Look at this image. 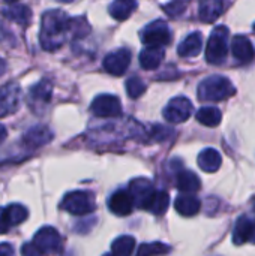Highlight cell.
I'll use <instances>...</instances> for the list:
<instances>
[{
  "label": "cell",
  "instance_id": "20",
  "mask_svg": "<svg viewBox=\"0 0 255 256\" xmlns=\"http://www.w3.org/2000/svg\"><path fill=\"white\" fill-rule=\"evenodd\" d=\"M176 184H177V189L185 192V194H194V192L200 190V188H201V182H200L198 176L192 171H188V170L179 171L177 178H176Z\"/></svg>",
  "mask_w": 255,
  "mask_h": 256
},
{
  "label": "cell",
  "instance_id": "25",
  "mask_svg": "<svg viewBox=\"0 0 255 256\" xmlns=\"http://www.w3.org/2000/svg\"><path fill=\"white\" fill-rule=\"evenodd\" d=\"M3 15L11 21H15L18 24H24V26L29 24L32 20V12L24 4H14L8 9H3Z\"/></svg>",
  "mask_w": 255,
  "mask_h": 256
},
{
  "label": "cell",
  "instance_id": "11",
  "mask_svg": "<svg viewBox=\"0 0 255 256\" xmlns=\"http://www.w3.org/2000/svg\"><path fill=\"white\" fill-rule=\"evenodd\" d=\"M155 192L156 190L153 189L152 182L147 178H143V177L132 180L129 184V194L134 200V204L140 208H146L147 202L150 201V198Z\"/></svg>",
  "mask_w": 255,
  "mask_h": 256
},
{
  "label": "cell",
  "instance_id": "16",
  "mask_svg": "<svg viewBox=\"0 0 255 256\" xmlns=\"http://www.w3.org/2000/svg\"><path fill=\"white\" fill-rule=\"evenodd\" d=\"M51 140H53V132L47 126H41V124L29 129L23 136V142L32 148L42 147V146L48 144Z\"/></svg>",
  "mask_w": 255,
  "mask_h": 256
},
{
  "label": "cell",
  "instance_id": "31",
  "mask_svg": "<svg viewBox=\"0 0 255 256\" xmlns=\"http://www.w3.org/2000/svg\"><path fill=\"white\" fill-rule=\"evenodd\" d=\"M90 32V26L86 18H71V34L75 38H83Z\"/></svg>",
  "mask_w": 255,
  "mask_h": 256
},
{
  "label": "cell",
  "instance_id": "27",
  "mask_svg": "<svg viewBox=\"0 0 255 256\" xmlns=\"http://www.w3.org/2000/svg\"><path fill=\"white\" fill-rule=\"evenodd\" d=\"M135 248V238L131 236H122L116 238L111 244L113 256H131Z\"/></svg>",
  "mask_w": 255,
  "mask_h": 256
},
{
  "label": "cell",
  "instance_id": "4",
  "mask_svg": "<svg viewBox=\"0 0 255 256\" xmlns=\"http://www.w3.org/2000/svg\"><path fill=\"white\" fill-rule=\"evenodd\" d=\"M62 208L74 216H84V214L92 213L96 208V202L90 192L74 190L63 198Z\"/></svg>",
  "mask_w": 255,
  "mask_h": 256
},
{
  "label": "cell",
  "instance_id": "3",
  "mask_svg": "<svg viewBox=\"0 0 255 256\" xmlns=\"http://www.w3.org/2000/svg\"><path fill=\"white\" fill-rule=\"evenodd\" d=\"M228 27L218 26L209 36L206 46V60L210 64H221L228 54Z\"/></svg>",
  "mask_w": 255,
  "mask_h": 256
},
{
  "label": "cell",
  "instance_id": "21",
  "mask_svg": "<svg viewBox=\"0 0 255 256\" xmlns=\"http://www.w3.org/2000/svg\"><path fill=\"white\" fill-rule=\"evenodd\" d=\"M174 207H176L179 214H182L185 218H191L200 212L201 202L194 195H180L174 201Z\"/></svg>",
  "mask_w": 255,
  "mask_h": 256
},
{
  "label": "cell",
  "instance_id": "13",
  "mask_svg": "<svg viewBox=\"0 0 255 256\" xmlns=\"http://www.w3.org/2000/svg\"><path fill=\"white\" fill-rule=\"evenodd\" d=\"M108 208L116 216H128L134 208V200L129 190H117L108 200Z\"/></svg>",
  "mask_w": 255,
  "mask_h": 256
},
{
  "label": "cell",
  "instance_id": "19",
  "mask_svg": "<svg viewBox=\"0 0 255 256\" xmlns=\"http://www.w3.org/2000/svg\"><path fill=\"white\" fill-rule=\"evenodd\" d=\"M224 10V2L222 0H201L198 16L204 22H215L218 16Z\"/></svg>",
  "mask_w": 255,
  "mask_h": 256
},
{
  "label": "cell",
  "instance_id": "39",
  "mask_svg": "<svg viewBox=\"0 0 255 256\" xmlns=\"http://www.w3.org/2000/svg\"><path fill=\"white\" fill-rule=\"evenodd\" d=\"M102 256H113V254L110 255V254H105V255H102Z\"/></svg>",
  "mask_w": 255,
  "mask_h": 256
},
{
  "label": "cell",
  "instance_id": "7",
  "mask_svg": "<svg viewBox=\"0 0 255 256\" xmlns=\"http://www.w3.org/2000/svg\"><path fill=\"white\" fill-rule=\"evenodd\" d=\"M41 252H44L45 255L50 254H57L62 248V237L57 232V230H54L53 226H44L41 228L32 242Z\"/></svg>",
  "mask_w": 255,
  "mask_h": 256
},
{
  "label": "cell",
  "instance_id": "2",
  "mask_svg": "<svg viewBox=\"0 0 255 256\" xmlns=\"http://www.w3.org/2000/svg\"><path fill=\"white\" fill-rule=\"evenodd\" d=\"M236 93V88L233 82L222 76V75H212L201 81L198 86V99L200 100H210V102H219L231 98Z\"/></svg>",
  "mask_w": 255,
  "mask_h": 256
},
{
  "label": "cell",
  "instance_id": "29",
  "mask_svg": "<svg viewBox=\"0 0 255 256\" xmlns=\"http://www.w3.org/2000/svg\"><path fill=\"white\" fill-rule=\"evenodd\" d=\"M146 92V84L140 76H131L126 81V93L131 99H138Z\"/></svg>",
  "mask_w": 255,
  "mask_h": 256
},
{
  "label": "cell",
  "instance_id": "34",
  "mask_svg": "<svg viewBox=\"0 0 255 256\" xmlns=\"http://www.w3.org/2000/svg\"><path fill=\"white\" fill-rule=\"evenodd\" d=\"M21 255L23 256H47L44 252H41L33 243H26L21 249Z\"/></svg>",
  "mask_w": 255,
  "mask_h": 256
},
{
  "label": "cell",
  "instance_id": "23",
  "mask_svg": "<svg viewBox=\"0 0 255 256\" xmlns=\"http://www.w3.org/2000/svg\"><path fill=\"white\" fill-rule=\"evenodd\" d=\"M198 166L206 172H215L219 170L222 158L218 150L215 148H206L198 154Z\"/></svg>",
  "mask_w": 255,
  "mask_h": 256
},
{
  "label": "cell",
  "instance_id": "40",
  "mask_svg": "<svg viewBox=\"0 0 255 256\" xmlns=\"http://www.w3.org/2000/svg\"><path fill=\"white\" fill-rule=\"evenodd\" d=\"M62 2H71V0H62Z\"/></svg>",
  "mask_w": 255,
  "mask_h": 256
},
{
  "label": "cell",
  "instance_id": "15",
  "mask_svg": "<svg viewBox=\"0 0 255 256\" xmlns=\"http://www.w3.org/2000/svg\"><path fill=\"white\" fill-rule=\"evenodd\" d=\"M231 54L240 63H249L251 60H254V46L246 36L236 34L231 39Z\"/></svg>",
  "mask_w": 255,
  "mask_h": 256
},
{
  "label": "cell",
  "instance_id": "33",
  "mask_svg": "<svg viewBox=\"0 0 255 256\" xmlns=\"http://www.w3.org/2000/svg\"><path fill=\"white\" fill-rule=\"evenodd\" d=\"M11 228H12V224H11L9 214L6 212V207L0 208V234H6Z\"/></svg>",
  "mask_w": 255,
  "mask_h": 256
},
{
  "label": "cell",
  "instance_id": "6",
  "mask_svg": "<svg viewBox=\"0 0 255 256\" xmlns=\"http://www.w3.org/2000/svg\"><path fill=\"white\" fill-rule=\"evenodd\" d=\"M162 114H164V118L170 123L186 122L192 114V104L188 98L177 96L167 104Z\"/></svg>",
  "mask_w": 255,
  "mask_h": 256
},
{
  "label": "cell",
  "instance_id": "14",
  "mask_svg": "<svg viewBox=\"0 0 255 256\" xmlns=\"http://www.w3.org/2000/svg\"><path fill=\"white\" fill-rule=\"evenodd\" d=\"M233 243L236 246H242L245 243L255 244V220H251L246 216H242L237 220L233 232Z\"/></svg>",
  "mask_w": 255,
  "mask_h": 256
},
{
  "label": "cell",
  "instance_id": "9",
  "mask_svg": "<svg viewBox=\"0 0 255 256\" xmlns=\"http://www.w3.org/2000/svg\"><path fill=\"white\" fill-rule=\"evenodd\" d=\"M21 88L15 82H9L0 87V118L14 114L20 106Z\"/></svg>",
  "mask_w": 255,
  "mask_h": 256
},
{
  "label": "cell",
  "instance_id": "37",
  "mask_svg": "<svg viewBox=\"0 0 255 256\" xmlns=\"http://www.w3.org/2000/svg\"><path fill=\"white\" fill-rule=\"evenodd\" d=\"M5 72H6V63H5V60L0 58V76H2Z\"/></svg>",
  "mask_w": 255,
  "mask_h": 256
},
{
  "label": "cell",
  "instance_id": "8",
  "mask_svg": "<svg viewBox=\"0 0 255 256\" xmlns=\"http://www.w3.org/2000/svg\"><path fill=\"white\" fill-rule=\"evenodd\" d=\"M90 110L96 117L101 118L119 117L122 114V104L119 98L113 94H99L93 99Z\"/></svg>",
  "mask_w": 255,
  "mask_h": 256
},
{
  "label": "cell",
  "instance_id": "22",
  "mask_svg": "<svg viewBox=\"0 0 255 256\" xmlns=\"http://www.w3.org/2000/svg\"><path fill=\"white\" fill-rule=\"evenodd\" d=\"M137 6H138L137 0H114L110 4L108 10H110V15L114 20L125 21L132 15V12L137 9Z\"/></svg>",
  "mask_w": 255,
  "mask_h": 256
},
{
  "label": "cell",
  "instance_id": "35",
  "mask_svg": "<svg viewBox=\"0 0 255 256\" xmlns=\"http://www.w3.org/2000/svg\"><path fill=\"white\" fill-rule=\"evenodd\" d=\"M0 256H14V248L8 243L0 244Z\"/></svg>",
  "mask_w": 255,
  "mask_h": 256
},
{
  "label": "cell",
  "instance_id": "32",
  "mask_svg": "<svg viewBox=\"0 0 255 256\" xmlns=\"http://www.w3.org/2000/svg\"><path fill=\"white\" fill-rule=\"evenodd\" d=\"M189 0H173L171 3H168V4H165L164 6V9L167 10V14L168 15H171V16H177L179 14H182L183 10H185V8H186V3H188Z\"/></svg>",
  "mask_w": 255,
  "mask_h": 256
},
{
  "label": "cell",
  "instance_id": "28",
  "mask_svg": "<svg viewBox=\"0 0 255 256\" xmlns=\"http://www.w3.org/2000/svg\"><path fill=\"white\" fill-rule=\"evenodd\" d=\"M170 252V246L164 243H144L140 246L135 256H161Z\"/></svg>",
  "mask_w": 255,
  "mask_h": 256
},
{
  "label": "cell",
  "instance_id": "18",
  "mask_svg": "<svg viewBox=\"0 0 255 256\" xmlns=\"http://www.w3.org/2000/svg\"><path fill=\"white\" fill-rule=\"evenodd\" d=\"M164 48L162 46H147L140 52V64L146 70L156 69L164 60Z\"/></svg>",
  "mask_w": 255,
  "mask_h": 256
},
{
  "label": "cell",
  "instance_id": "41",
  "mask_svg": "<svg viewBox=\"0 0 255 256\" xmlns=\"http://www.w3.org/2000/svg\"><path fill=\"white\" fill-rule=\"evenodd\" d=\"M254 30H255V24H254Z\"/></svg>",
  "mask_w": 255,
  "mask_h": 256
},
{
  "label": "cell",
  "instance_id": "26",
  "mask_svg": "<svg viewBox=\"0 0 255 256\" xmlns=\"http://www.w3.org/2000/svg\"><path fill=\"white\" fill-rule=\"evenodd\" d=\"M197 120L204 124V126H209V128H215L221 123L222 120V112L215 108V106H204L201 110H198V112L195 114Z\"/></svg>",
  "mask_w": 255,
  "mask_h": 256
},
{
  "label": "cell",
  "instance_id": "36",
  "mask_svg": "<svg viewBox=\"0 0 255 256\" xmlns=\"http://www.w3.org/2000/svg\"><path fill=\"white\" fill-rule=\"evenodd\" d=\"M6 136H8V130L3 124H0V144L6 140Z\"/></svg>",
  "mask_w": 255,
  "mask_h": 256
},
{
  "label": "cell",
  "instance_id": "30",
  "mask_svg": "<svg viewBox=\"0 0 255 256\" xmlns=\"http://www.w3.org/2000/svg\"><path fill=\"white\" fill-rule=\"evenodd\" d=\"M6 212L9 214V219H11L12 226L24 222L27 219V216H29V212L26 210V207H23L20 204H11V206H8L6 207Z\"/></svg>",
  "mask_w": 255,
  "mask_h": 256
},
{
  "label": "cell",
  "instance_id": "10",
  "mask_svg": "<svg viewBox=\"0 0 255 256\" xmlns=\"http://www.w3.org/2000/svg\"><path fill=\"white\" fill-rule=\"evenodd\" d=\"M131 64V51L128 48H119L104 58V69L116 76H120L126 72Z\"/></svg>",
  "mask_w": 255,
  "mask_h": 256
},
{
  "label": "cell",
  "instance_id": "38",
  "mask_svg": "<svg viewBox=\"0 0 255 256\" xmlns=\"http://www.w3.org/2000/svg\"><path fill=\"white\" fill-rule=\"evenodd\" d=\"M5 2H8V3H15V2H18V0H5Z\"/></svg>",
  "mask_w": 255,
  "mask_h": 256
},
{
  "label": "cell",
  "instance_id": "24",
  "mask_svg": "<svg viewBox=\"0 0 255 256\" xmlns=\"http://www.w3.org/2000/svg\"><path fill=\"white\" fill-rule=\"evenodd\" d=\"M168 206H170V195L167 192H164V190H156L152 195V198L147 202L144 210H149L150 213H153L156 216H161V214H164L167 212Z\"/></svg>",
  "mask_w": 255,
  "mask_h": 256
},
{
  "label": "cell",
  "instance_id": "17",
  "mask_svg": "<svg viewBox=\"0 0 255 256\" xmlns=\"http://www.w3.org/2000/svg\"><path fill=\"white\" fill-rule=\"evenodd\" d=\"M203 48V38L200 32H194L185 38L183 42H180L177 52L180 57H195L201 52Z\"/></svg>",
  "mask_w": 255,
  "mask_h": 256
},
{
  "label": "cell",
  "instance_id": "1",
  "mask_svg": "<svg viewBox=\"0 0 255 256\" xmlns=\"http://www.w3.org/2000/svg\"><path fill=\"white\" fill-rule=\"evenodd\" d=\"M71 34V18L59 9L48 10L42 15L41 45L45 50H57Z\"/></svg>",
  "mask_w": 255,
  "mask_h": 256
},
{
  "label": "cell",
  "instance_id": "5",
  "mask_svg": "<svg viewBox=\"0 0 255 256\" xmlns=\"http://www.w3.org/2000/svg\"><path fill=\"white\" fill-rule=\"evenodd\" d=\"M140 39L147 46H165L171 42V32L165 21L158 20L147 24L141 30Z\"/></svg>",
  "mask_w": 255,
  "mask_h": 256
},
{
  "label": "cell",
  "instance_id": "12",
  "mask_svg": "<svg viewBox=\"0 0 255 256\" xmlns=\"http://www.w3.org/2000/svg\"><path fill=\"white\" fill-rule=\"evenodd\" d=\"M51 93H53V86L50 81L42 80L38 84H35L30 92H29V98L27 102L30 105V108H33V111L39 112L51 99Z\"/></svg>",
  "mask_w": 255,
  "mask_h": 256
}]
</instances>
